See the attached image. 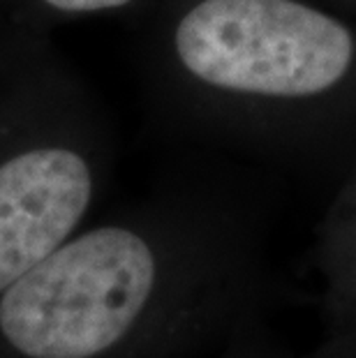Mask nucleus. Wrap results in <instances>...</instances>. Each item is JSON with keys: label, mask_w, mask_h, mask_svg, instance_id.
<instances>
[{"label": "nucleus", "mask_w": 356, "mask_h": 358, "mask_svg": "<svg viewBox=\"0 0 356 358\" xmlns=\"http://www.w3.org/2000/svg\"><path fill=\"white\" fill-rule=\"evenodd\" d=\"M14 24L49 33L58 24L137 12L155 0H3Z\"/></svg>", "instance_id": "7ed1b4c3"}, {"label": "nucleus", "mask_w": 356, "mask_h": 358, "mask_svg": "<svg viewBox=\"0 0 356 358\" xmlns=\"http://www.w3.org/2000/svg\"><path fill=\"white\" fill-rule=\"evenodd\" d=\"M107 136L47 33L0 26V294L77 234Z\"/></svg>", "instance_id": "f257e3e1"}, {"label": "nucleus", "mask_w": 356, "mask_h": 358, "mask_svg": "<svg viewBox=\"0 0 356 358\" xmlns=\"http://www.w3.org/2000/svg\"><path fill=\"white\" fill-rule=\"evenodd\" d=\"M352 30L301 0H164L157 60L180 100H310L350 74Z\"/></svg>", "instance_id": "f03ea898"}]
</instances>
